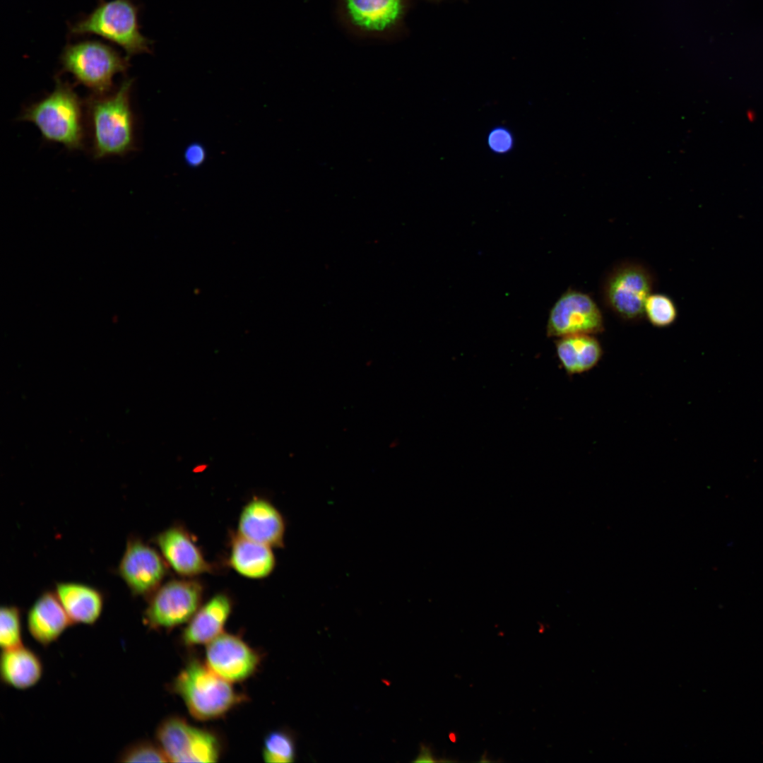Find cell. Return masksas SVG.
<instances>
[{
  "label": "cell",
  "instance_id": "obj_1",
  "mask_svg": "<svg viewBox=\"0 0 763 763\" xmlns=\"http://www.w3.org/2000/svg\"><path fill=\"white\" fill-rule=\"evenodd\" d=\"M134 79L124 78L113 93L93 95L85 102L95 159L135 150L134 117L130 95Z\"/></svg>",
  "mask_w": 763,
  "mask_h": 763
},
{
  "label": "cell",
  "instance_id": "obj_2",
  "mask_svg": "<svg viewBox=\"0 0 763 763\" xmlns=\"http://www.w3.org/2000/svg\"><path fill=\"white\" fill-rule=\"evenodd\" d=\"M170 690L182 699L191 716L199 721L220 718L247 700L230 682L195 656L187 661Z\"/></svg>",
  "mask_w": 763,
  "mask_h": 763
},
{
  "label": "cell",
  "instance_id": "obj_3",
  "mask_svg": "<svg viewBox=\"0 0 763 763\" xmlns=\"http://www.w3.org/2000/svg\"><path fill=\"white\" fill-rule=\"evenodd\" d=\"M18 119L34 124L47 141L60 143L70 150H81L84 146L83 102L73 85L59 76L55 77L53 91L25 108Z\"/></svg>",
  "mask_w": 763,
  "mask_h": 763
},
{
  "label": "cell",
  "instance_id": "obj_4",
  "mask_svg": "<svg viewBox=\"0 0 763 763\" xmlns=\"http://www.w3.org/2000/svg\"><path fill=\"white\" fill-rule=\"evenodd\" d=\"M138 11L132 0H100L90 13L69 25V34L100 36L121 47L129 59L152 53L153 42L141 32Z\"/></svg>",
  "mask_w": 763,
  "mask_h": 763
},
{
  "label": "cell",
  "instance_id": "obj_5",
  "mask_svg": "<svg viewBox=\"0 0 763 763\" xmlns=\"http://www.w3.org/2000/svg\"><path fill=\"white\" fill-rule=\"evenodd\" d=\"M60 64L62 72L71 73L94 95H103L111 93L114 76L126 71L129 59L100 41L83 40L64 48Z\"/></svg>",
  "mask_w": 763,
  "mask_h": 763
},
{
  "label": "cell",
  "instance_id": "obj_6",
  "mask_svg": "<svg viewBox=\"0 0 763 763\" xmlns=\"http://www.w3.org/2000/svg\"><path fill=\"white\" fill-rule=\"evenodd\" d=\"M655 283L649 267L638 261H622L605 274L601 286L602 300L622 320L638 321L644 317V304Z\"/></svg>",
  "mask_w": 763,
  "mask_h": 763
},
{
  "label": "cell",
  "instance_id": "obj_7",
  "mask_svg": "<svg viewBox=\"0 0 763 763\" xmlns=\"http://www.w3.org/2000/svg\"><path fill=\"white\" fill-rule=\"evenodd\" d=\"M155 736L172 762H215L223 752L221 741L216 734L194 726L177 716L162 720Z\"/></svg>",
  "mask_w": 763,
  "mask_h": 763
},
{
  "label": "cell",
  "instance_id": "obj_8",
  "mask_svg": "<svg viewBox=\"0 0 763 763\" xmlns=\"http://www.w3.org/2000/svg\"><path fill=\"white\" fill-rule=\"evenodd\" d=\"M203 588L196 581L172 580L150 596L143 620L150 630L161 632L189 622L200 608Z\"/></svg>",
  "mask_w": 763,
  "mask_h": 763
},
{
  "label": "cell",
  "instance_id": "obj_9",
  "mask_svg": "<svg viewBox=\"0 0 763 763\" xmlns=\"http://www.w3.org/2000/svg\"><path fill=\"white\" fill-rule=\"evenodd\" d=\"M602 312L591 296L586 292L569 289L555 302L550 309L547 333L552 337L572 335H594L604 331Z\"/></svg>",
  "mask_w": 763,
  "mask_h": 763
},
{
  "label": "cell",
  "instance_id": "obj_10",
  "mask_svg": "<svg viewBox=\"0 0 763 763\" xmlns=\"http://www.w3.org/2000/svg\"><path fill=\"white\" fill-rule=\"evenodd\" d=\"M116 571L134 596L149 597L160 586L167 569L154 548L131 536Z\"/></svg>",
  "mask_w": 763,
  "mask_h": 763
},
{
  "label": "cell",
  "instance_id": "obj_11",
  "mask_svg": "<svg viewBox=\"0 0 763 763\" xmlns=\"http://www.w3.org/2000/svg\"><path fill=\"white\" fill-rule=\"evenodd\" d=\"M261 662L260 653L237 634L222 633L206 649V663L217 675L230 682L252 677Z\"/></svg>",
  "mask_w": 763,
  "mask_h": 763
},
{
  "label": "cell",
  "instance_id": "obj_12",
  "mask_svg": "<svg viewBox=\"0 0 763 763\" xmlns=\"http://www.w3.org/2000/svg\"><path fill=\"white\" fill-rule=\"evenodd\" d=\"M27 629L39 645L47 648L73 625L54 591H45L28 611Z\"/></svg>",
  "mask_w": 763,
  "mask_h": 763
},
{
  "label": "cell",
  "instance_id": "obj_13",
  "mask_svg": "<svg viewBox=\"0 0 763 763\" xmlns=\"http://www.w3.org/2000/svg\"><path fill=\"white\" fill-rule=\"evenodd\" d=\"M285 524L279 511L264 499H254L243 509L239 536L269 547H281Z\"/></svg>",
  "mask_w": 763,
  "mask_h": 763
},
{
  "label": "cell",
  "instance_id": "obj_14",
  "mask_svg": "<svg viewBox=\"0 0 763 763\" xmlns=\"http://www.w3.org/2000/svg\"><path fill=\"white\" fill-rule=\"evenodd\" d=\"M165 561L178 574L191 576L211 570V565L192 540L180 527H170L155 537Z\"/></svg>",
  "mask_w": 763,
  "mask_h": 763
},
{
  "label": "cell",
  "instance_id": "obj_15",
  "mask_svg": "<svg viewBox=\"0 0 763 763\" xmlns=\"http://www.w3.org/2000/svg\"><path fill=\"white\" fill-rule=\"evenodd\" d=\"M232 608L230 598L224 593L212 597L200 607L183 630L181 640L187 647L206 644L223 633Z\"/></svg>",
  "mask_w": 763,
  "mask_h": 763
},
{
  "label": "cell",
  "instance_id": "obj_16",
  "mask_svg": "<svg viewBox=\"0 0 763 763\" xmlns=\"http://www.w3.org/2000/svg\"><path fill=\"white\" fill-rule=\"evenodd\" d=\"M54 591L73 625H95L102 615L105 596L92 586L78 582H58Z\"/></svg>",
  "mask_w": 763,
  "mask_h": 763
},
{
  "label": "cell",
  "instance_id": "obj_17",
  "mask_svg": "<svg viewBox=\"0 0 763 763\" xmlns=\"http://www.w3.org/2000/svg\"><path fill=\"white\" fill-rule=\"evenodd\" d=\"M43 673L44 666L40 656L24 644L1 650L0 677L5 685L26 690L38 684Z\"/></svg>",
  "mask_w": 763,
  "mask_h": 763
},
{
  "label": "cell",
  "instance_id": "obj_18",
  "mask_svg": "<svg viewBox=\"0 0 763 763\" xmlns=\"http://www.w3.org/2000/svg\"><path fill=\"white\" fill-rule=\"evenodd\" d=\"M557 357L569 374L593 368L603 355L600 342L593 335L578 334L560 338L556 342Z\"/></svg>",
  "mask_w": 763,
  "mask_h": 763
},
{
  "label": "cell",
  "instance_id": "obj_19",
  "mask_svg": "<svg viewBox=\"0 0 763 763\" xmlns=\"http://www.w3.org/2000/svg\"><path fill=\"white\" fill-rule=\"evenodd\" d=\"M229 562L239 574L251 579L267 576L276 564L271 547L240 536L232 542Z\"/></svg>",
  "mask_w": 763,
  "mask_h": 763
},
{
  "label": "cell",
  "instance_id": "obj_20",
  "mask_svg": "<svg viewBox=\"0 0 763 763\" xmlns=\"http://www.w3.org/2000/svg\"><path fill=\"white\" fill-rule=\"evenodd\" d=\"M346 5L357 25L373 31L385 30L394 24L402 8L401 0H346Z\"/></svg>",
  "mask_w": 763,
  "mask_h": 763
},
{
  "label": "cell",
  "instance_id": "obj_21",
  "mask_svg": "<svg viewBox=\"0 0 763 763\" xmlns=\"http://www.w3.org/2000/svg\"><path fill=\"white\" fill-rule=\"evenodd\" d=\"M262 757L268 763L294 762L296 747L293 735L285 729L269 732L264 739Z\"/></svg>",
  "mask_w": 763,
  "mask_h": 763
},
{
  "label": "cell",
  "instance_id": "obj_22",
  "mask_svg": "<svg viewBox=\"0 0 763 763\" xmlns=\"http://www.w3.org/2000/svg\"><path fill=\"white\" fill-rule=\"evenodd\" d=\"M678 308L673 300L663 293H651L644 304V317L656 328L671 326L678 318Z\"/></svg>",
  "mask_w": 763,
  "mask_h": 763
},
{
  "label": "cell",
  "instance_id": "obj_23",
  "mask_svg": "<svg viewBox=\"0 0 763 763\" xmlns=\"http://www.w3.org/2000/svg\"><path fill=\"white\" fill-rule=\"evenodd\" d=\"M23 644L22 613L19 607L2 605L0 610V646L1 650Z\"/></svg>",
  "mask_w": 763,
  "mask_h": 763
},
{
  "label": "cell",
  "instance_id": "obj_24",
  "mask_svg": "<svg viewBox=\"0 0 763 763\" xmlns=\"http://www.w3.org/2000/svg\"><path fill=\"white\" fill-rule=\"evenodd\" d=\"M117 762H167L169 761L156 741L140 740L124 747L119 753Z\"/></svg>",
  "mask_w": 763,
  "mask_h": 763
},
{
  "label": "cell",
  "instance_id": "obj_25",
  "mask_svg": "<svg viewBox=\"0 0 763 763\" xmlns=\"http://www.w3.org/2000/svg\"><path fill=\"white\" fill-rule=\"evenodd\" d=\"M487 143L492 153L502 155L510 152L514 148V138L509 129L498 126L488 133Z\"/></svg>",
  "mask_w": 763,
  "mask_h": 763
},
{
  "label": "cell",
  "instance_id": "obj_26",
  "mask_svg": "<svg viewBox=\"0 0 763 763\" xmlns=\"http://www.w3.org/2000/svg\"><path fill=\"white\" fill-rule=\"evenodd\" d=\"M206 158V148L198 142H194L187 146L184 152L185 162L191 167H199L204 162Z\"/></svg>",
  "mask_w": 763,
  "mask_h": 763
},
{
  "label": "cell",
  "instance_id": "obj_27",
  "mask_svg": "<svg viewBox=\"0 0 763 763\" xmlns=\"http://www.w3.org/2000/svg\"><path fill=\"white\" fill-rule=\"evenodd\" d=\"M435 761L430 747L425 745L421 746L420 753L414 760L415 762H434Z\"/></svg>",
  "mask_w": 763,
  "mask_h": 763
}]
</instances>
